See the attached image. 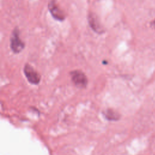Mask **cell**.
I'll return each mask as SVG.
<instances>
[{"label":"cell","mask_w":155,"mask_h":155,"mask_svg":"<svg viewBox=\"0 0 155 155\" xmlns=\"http://www.w3.org/2000/svg\"><path fill=\"white\" fill-rule=\"evenodd\" d=\"M73 83L78 88H84L88 84V79L85 73L81 70H74L70 73Z\"/></svg>","instance_id":"6da1fadb"},{"label":"cell","mask_w":155,"mask_h":155,"mask_svg":"<svg viewBox=\"0 0 155 155\" xmlns=\"http://www.w3.org/2000/svg\"><path fill=\"white\" fill-rule=\"evenodd\" d=\"M24 43L21 40L19 36V30L15 28L10 39V47L15 53L21 52L24 48Z\"/></svg>","instance_id":"7a4b0ae2"},{"label":"cell","mask_w":155,"mask_h":155,"mask_svg":"<svg viewBox=\"0 0 155 155\" xmlns=\"http://www.w3.org/2000/svg\"><path fill=\"white\" fill-rule=\"evenodd\" d=\"M24 72L30 83L35 85H37L39 83L41 80L39 74L30 64H25L24 68Z\"/></svg>","instance_id":"3957f363"},{"label":"cell","mask_w":155,"mask_h":155,"mask_svg":"<svg viewBox=\"0 0 155 155\" xmlns=\"http://www.w3.org/2000/svg\"><path fill=\"white\" fill-rule=\"evenodd\" d=\"M48 7L50 12L54 19L59 21H63L65 19V13L55 0H51L48 3Z\"/></svg>","instance_id":"277c9868"},{"label":"cell","mask_w":155,"mask_h":155,"mask_svg":"<svg viewBox=\"0 0 155 155\" xmlns=\"http://www.w3.org/2000/svg\"><path fill=\"white\" fill-rule=\"evenodd\" d=\"M88 21H89V24L91 26V28L94 30L96 32H99L101 33L102 31V28L97 20L96 18L93 15H90L89 18H88Z\"/></svg>","instance_id":"5b68a950"},{"label":"cell","mask_w":155,"mask_h":155,"mask_svg":"<svg viewBox=\"0 0 155 155\" xmlns=\"http://www.w3.org/2000/svg\"><path fill=\"white\" fill-rule=\"evenodd\" d=\"M104 115L108 120H116L119 118V114L113 110H107L104 113Z\"/></svg>","instance_id":"8992f818"},{"label":"cell","mask_w":155,"mask_h":155,"mask_svg":"<svg viewBox=\"0 0 155 155\" xmlns=\"http://www.w3.org/2000/svg\"><path fill=\"white\" fill-rule=\"evenodd\" d=\"M153 25H154V27H155V21L153 22Z\"/></svg>","instance_id":"52a82bcc"}]
</instances>
